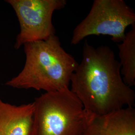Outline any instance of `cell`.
Returning a JSON list of instances; mask_svg holds the SVG:
<instances>
[{"mask_svg":"<svg viewBox=\"0 0 135 135\" xmlns=\"http://www.w3.org/2000/svg\"><path fill=\"white\" fill-rule=\"evenodd\" d=\"M121 65L112 49L84 42L81 62L71 77V90L84 109L104 115L135 105V94L123 81Z\"/></svg>","mask_w":135,"mask_h":135,"instance_id":"cell-1","label":"cell"},{"mask_svg":"<svg viewBox=\"0 0 135 135\" xmlns=\"http://www.w3.org/2000/svg\"><path fill=\"white\" fill-rule=\"evenodd\" d=\"M23 70L6 85L18 89L53 92L68 88L78 66L75 58L61 46L55 35L45 40L25 44Z\"/></svg>","mask_w":135,"mask_h":135,"instance_id":"cell-2","label":"cell"},{"mask_svg":"<svg viewBox=\"0 0 135 135\" xmlns=\"http://www.w3.org/2000/svg\"><path fill=\"white\" fill-rule=\"evenodd\" d=\"M34 103L30 135H85L94 116L69 88L46 92Z\"/></svg>","mask_w":135,"mask_h":135,"instance_id":"cell-3","label":"cell"},{"mask_svg":"<svg viewBox=\"0 0 135 135\" xmlns=\"http://www.w3.org/2000/svg\"><path fill=\"white\" fill-rule=\"evenodd\" d=\"M135 24L134 11L123 0H94L87 16L73 32L71 44L77 45L90 35H109L122 42L126 28Z\"/></svg>","mask_w":135,"mask_h":135,"instance_id":"cell-4","label":"cell"},{"mask_svg":"<svg viewBox=\"0 0 135 135\" xmlns=\"http://www.w3.org/2000/svg\"><path fill=\"white\" fill-rule=\"evenodd\" d=\"M19 21L20 32L15 48L25 44L45 40L55 35L52 22L53 12L65 8V0H7Z\"/></svg>","mask_w":135,"mask_h":135,"instance_id":"cell-5","label":"cell"},{"mask_svg":"<svg viewBox=\"0 0 135 135\" xmlns=\"http://www.w3.org/2000/svg\"><path fill=\"white\" fill-rule=\"evenodd\" d=\"M85 135H135V109L129 107L106 115H94Z\"/></svg>","mask_w":135,"mask_h":135,"instance_id":"cell-6","label":"cell"},{"mask_svg":"<svg viewBox=\"0 0 135 135\" xmlns=\"http://www.w3.org/2000/svg\"><path fill=\"white\" fill-rule=\"evenodd\" d=\"M34 111V102L17 106L0 98V135H30Z\"/></svg>","mask_w":135,"mask_h":135,"instance_id":"cell-7","label":"cell"},{"mask_svg":"<svg viewBox=\"0 0 135 135\" xmlns=\"http://www.w3.org/2000/svg\"><path fill=\"white\" fill-rule=\"evenodd\" d=\"M121 65V74L124 82L131 87L135 85V24L126 34L121 43L117 45Z\"/></svg>","mask_w":135,"mask_h":135,"instance_id":"cell-8","label":"cell"}]
</instances>
